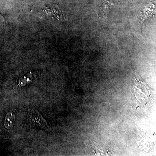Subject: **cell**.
<instances>
[{
	"label": "cell",
	"mask_w": 156,
	"mask_h": 156,
	"mask_svg": "<svg viewBox=\"0 0 156 156\" xmlns=\"http://www.w3.org/2000/svg\"><path fill=\"white\" fill-rule=\"evenodd\" d=\"M28 115L30 121L34 126L45 130H49L47 122L34 108L30 107L29 108Z\"/></svg>",
	"instance_id": "1"
},
{
	"label": "cell",
	"mask_w": 156,
	"mask_h": 156,
	"mask_svg": "<svg viewBox=\"0 0 156 156\" xmlns=\"http://www.w3.org/2000/svg\"><path fill=\"white\" fill-rule=\"evenodd\" d=\"M16 113L15 110H10L6 114L5 118L4 126L6 128L11 130L13 128L15 122Z\"/></svg>",
	"instance_id": "2"
},
{
	"label": "cell",
	"mask_w": 156,
	"mask_h": 156,
	"mask_svg": "<svg viewBox=\"0 0 156 156\" xmlns=\"http://www.w3.org/2000/svg\"><path fill=\"white\" fill-rule=\"evenodd\" d=\"M114 4L112 0H99V7L102 12L101 14L106 17L110 7L114 5Z\"/></svg>",
	"instance_id": "3"
},
{
	"label": "cell",
	"mask_w": 156,
	"mask_h": 156,
	"mask_svg": "<svg viewBox=\"0 0 156 156\" xmlns=\"http://www.w3.org/2000/svg\"><path fill=\"white\" fill-rule=\"evenodd\" d=\"M33 80V76L31 73H29L21 77L18 81V83L21 87L25 86L30 83Z\"/></svg>",
	"instance_id": "4"
},
{
	"label": "cell",
	"mask_w": 156,
	"mask_h": 156,
	"mask_svg": "<svg viewBox=\"0 0 156 156\" xmlns=\"http://www.w3.org/2000/svg\"><path fill=\"white\" fill-rule=\"evenodd\" d=\"M5 24V20L2 14H0V29L2 28Z\"/></svg>",
	"instance_id": "5"
}]
</instances>
